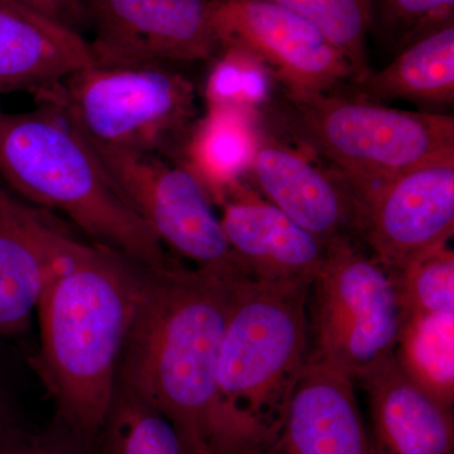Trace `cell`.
<instances>
[{
    "label": "cell",
    "instance_id": "6da1fadb",
    "mask_svg": "<svg viewBox=\"0 0 454 454\" xmlns=\"http://www.w3.org/2000/svg\"><path fill=\"white\" fill-rule=\"evenodd\" d=\"M235 274L181 264L149 269L118 384L155 406L184 454H244L270 437L227 411L217 384Z\"/></svg>",
    "mask_w": 454,
    "mask_h": 454
},
{
    "label": "cell",
    "instance_id": "7a4b0ae2",
    "mask_svg": "<svg viewBox=\"0 0 454 454\" xmlns=\"http://www.w3.org/2000/svg\"><path fill=\"white\" fill-rule=\"evenodd\" d=\"M148 270L103 245L82 243L38 303L35 370L66 426L88 443L112 409Z\"/></svg>",
    "mask_w": 454,
    "mask_h": 454
},
{
    "label": "cell",
    "instance_id": "3957f363",
    "mask_svg": "<svg viewBox=\"0 0 454 454\" xmlns=\"http://www.w3.org/2000/svg\"><path fill=\"white\" fill-rule=\"evenodd\" d=\"M0 177L32 205L65 215L95 244L153 270L173 264L89 140L52 107L0 112Z\"/></svg>",
    "mask_w": 454,
    "mask_h": 454
},
{
    "label": "cell",
    "instance_id": "277c9868",
    "mask_svg": "<svg viewBox=\"0 0 454 454\" xmlns=\"http://www.w3.org/2000/svg\"><path fill=\"white\" fill-rule=\"evenodd\" d=\"M310 280H232L217 384L227 411L274 435L309 360Z\"/></svg>",
    "mask_w": 454,
    "mask_h": 454
},
{
    "label": "cell",
    "instance_id": "5b68a950",
    "mask_svg": "<svg viewBox=\"0 0 454 454\" xmlns=\"http://www.w3.org/2000/svg\"><path fill=\"white\" fill-rule=\"evenodd\" d=\"M92 145L162 154L196 121V88L163 62H106L80 68L32 92Z\"/></svg>",
    "mask_w": 454,
    "mask_h": 454
},
{
    "label": "cell",
    "instance_id": "8992f818",
    "mask_svg": "<svg viewBox=\"0 0 454 454\" xmlns=\"http://www.w3.org/2000/svg\"><path fill=\"white\" fill-rule=\"evenodd\" d=\"M288 98L307 145L348 179L363 205L384 182L454 152L450 115L404 112L328 91Z\"/></svg>",
    "mask_w": 454,
    "mask_h": 454
},
{
    "label": "cell",
    "instance_id": "52a82bcc",
    "mask_svg": "<svg viewBox=\"0 0 454 454\" xmlns=\"http://www.w3.org/2000/svg\"><path fill=\"white\" fill-rule=\"evenodd\" d=\"M310 293L309 358L357 381L393 356L404 319L395 286L387 269L360 252L354 241L328 245Z\"/></svg>",
    "mask_w": 454,
    "mask_h": 454
},
{
    "label": "cell",
    "instance_id": "ba28073f",
    "mask_svg": "<svg viewBox=\"0 0 454 454\" xmlns=\"http://www.w3.org/2000/svg\"><path fill=\"white\" fill-rule=\"evenodd\" d=\"M90 145L130 207L163 247L196 268L241 274L210 197L184 164L170 163L162 154Z\"/></svg>",
    "mask_w": 454,
    "mask_h": 454
},
{
    "label": "cell",
    "instance_id": "9c48e42d",
    "mask_svg": "<svg viewBox=\"0 0 454 454\" xmlns=\"http://www.w3.org/2000/svg\"><path fill=\"white\" fill-rule=\"evenodd\" d=\"M210 17L219 50L236 47L258 57L288 97L327 92L355 77L324 33L270 0H210Z\"/></svg>",
    "mask_w": 454,
    "mask_h": 454
},
{
    "label": "cell",
    "instance_id": "30bf717a",
    "mask_svg": "<svg viewBox=\"0 0 454 454\" xmlns=\"http://www.w3.org/2000/svg\"><path fill=\"white\" fill-rule=\"evenodd\" d=\"M454 235V152L400 173L364 200L360 238L389 273Z\"/></svg>",
    "mask_w": 454,
    "mask_h": 454
},
{
    "label": "cell",
    "instance_id": "8fae6325",
    "mask_svg": "<svg viewBox=\"0 0 454 454\" xmlns=\"http://www.w3.org/2000/svg\"><path fill=\"white\" fill-rule=\"evenodd\" d=\"M98 62L211 59L219 43L210 0H82Z\"/></svg>",
    "mask_w": 454,
    "mask_h": 454
},
{
    "label": "cell",
    "instance_id": "7c38bea8",
    "mask_svg": "<svg viewBox=\"0 0 454 454\" xmlns=\"http://www.w3.org/2000/svg\"><path fill=\"white\" fill-rule=\"evenodd\" d=\"M249 175L268 202L325 244L360 236L363 200L339 170L262 137Z\"/></svg>",
    "mask_w": 454,
    "mask_h": 454
},
{
    "label": "cell",
    "instance_id": "4fadbf2b",
    "mask_svg": "<svg viewBox=\"0 0 454 454\" xmlns=\"http://www.w3.org/2000/svg\"><path fill=\"white\" fill-rule=\"evenodd\" d=\"M268 450L269 454H375L354 379L309 357Z\"/></svg>",
    "mask_w": 454,
    "mask_h": 454
},
{
    "label": "cell",
    "instance_id": "5bb4252c",
    "mask_svg": "<svg viewBox=\"0 0 454 454\" xmlns=\"http://www.w3.org/2000/svg\"><path fill=\"white\" fill-rule=\"evenodd\" d=\"M220 221L239 270L256 282L313 280L328 245L241 184L219 203Z\"/></svg>",
    "mask_w": 454,
    "mask_h": 454
},
{
    "label": "cell",
    "instance_id": "9a60e30c",
    "mask_svg": "<svg viewBox=\"0 0 454 454\" xmlns=\"http://www.w3.org/2000/svg\"><path fill=\"white\" fill-rule=\"evenodd\" d=\"M82 243L0 186V337L26 330L50 280Z\"/></svg>",
    "mask_w": 454,
    "mask_h": 454
},
{
    "label": "cell",
    "instance_id": "2e32d148",
    "mask_svg": "<svg viewBox=\"0 0 454 454\" xmlns=\"http://www.w3.org/2000/svg\"><path fill=\"white\" fill-rule=\"evenodd\" d=\"M357 381L369 403L375 454H454L453 408L411 380L394 355Z\"/></svg>",
    "mask_w": 454,
    "mask_h": 454
},
{
    "label": "cell",
    "instance_id": "e0dca14e",
    "mask_svg": "<svg viewBox=\"0 0 454 454\" xmlns=\"http://www.w3.org/2000/svg\"><path fill=\"white\" fill-rule=\"evenodd\" d=\"M95 61L82 33L20 0H0V95L35 91Z\"/></svg>",
    "mask_w": 454,
    "mask_h": 454
},
{
    "label": "cell",
    "instance_id": "ac0fdd59",
    "mask_svg": "<svg viewBox=\"0 0 454 454\" xmlns=\"http://www.w3.org/2000/svg\"><path fill=\"white\" fill-rule=\"evenodd\" d=\"M258 115L238 107H207L184 140V167L212 202L220 203L243 184L262 136Z\"/></svg>",
    "mask_w": 454,
    "mask_h": 454
},
{
    "label": "cell",
    "instance_id": "d6986e66",
    "mask_svg": "<svg viewBox=\"0 0 454 454\" xmlns=\"http://www.w3.org/2000/svg\"><path fill=\"white\" fill-rule=\"evenodd\" d=\"M357 83L366 98H403L426 106L453 104V22L415 38L387 67L367 74Z\"/></svg>",
    "mask_w": 454,
    "mask_h": 454
},
{
    "label": "cell",
    "instance_id": "ffe728a7",
    "mask_svg": "<svg viewBox=\"0 0 454 454\" xmlns=\"http://www.w3.org/2000/svg\"><path fill=\"white\" fill-rule=\"evenodd\" d=\"M394 357L418 387L453 408L454 312L405 318Z\"/></svg>",
    "mask_w": 454,
    "mask_h": 454
},
{
    "label": "cell",
    "instance_id": "44dd1931",
    "mask_svg": "<svg viewBox=\"0 0 454 454\" xmlns=\"http://www.w3.org/2000/svg\"><path fill=\"white\" fill-rule=\"evenodd\" d=\"M98 437H103V454H184L173 424L151 403L119 384Z\"/></svg>",
    "mask_w": 454,
    "mask_h": 454
},
{
    "label": "cell",
    "instance_id": "7402d4cb",
    "mask_svg": "<svg viewBox=\"0 0 454 454\" xmlns=\"http://www.w3.org/2000/svg\"><path fill=\"white\" fill-rule=\"evenodd\" d=\"M312 23L346 56L355 82L370 73L366 37L373 20V0H270Z\"/></svg>",
    "mask_w": 454,
    "mask_h": 454
},
{
    "label": "cell",
    "instance_id": "603a6c76",
    "mask_svg": "<svg viewBox=\"0 0 454 454\" xmlns=\"http://www.w3.org/2000/svg\"><path fill=\"white\" fill-rule=\"evenodd\" d=\"M214 62L205 83L207 107L229 106L259 114L270 100L273 74L258 57L236 47H223Z\"/></svg>",
    "mask_w": 454,
    "mask_h": 454
},
{
    "label": "cell",
    "instance_id": "cb8c5ba5",
    "mask_svg": "<svg viewBox=\"0 0 454 454\" xmlns=\"http://www.w3.org/2000/svg\"><path fill=\"white\" fill-rule=\"evenodd\" d=\"M389 274L402 306L403 318L454 312V253L450 245Z\"/></svg>",
    "mask_w": 454,
    "mask_h": 454
},
{
    "label": "cell",
    "instance_id": "d4e9b609",
    "mask_svg": "<svg viewBox=\"0 0 454 454\" xmlns=\"http://www.w3.org/2000/svg\"><path fill=\"white\" fill-rule=\"evenodd\" d=\"M387 25L413 41L453 22L454 0H379Z\"/></svg>",
    "mask_w": 454,
    "mask_h": 454
},
{
    "label": "cell",
    "instance_id": "484cf974",
    "mask_svg": "<svg viewBox=\"0 0 454 454\" xmlns=\"http://www.w3.org/2000/svg\"><path fill=\"white\" fill-rule=\"evenodd\" d=\"M20 2L82 35L89 29L88 18L83 11L82 0H20Z\"/></svg>",
    "mask_w": 454,
    "mask_h": 454
},
{
    "label": "cell",
    "instance_id": "4316f807",
    "mask_svg": "<svg viewBox=\"0 0 454 454\" xmlns=\"http://www.w3.org/2000/svg\"><path fill=\"white\" fill-rule=\"evenodd\" d=\"M0 454H76L68 448L50 442H20L0 448Z\"/></svg>",
    "mask_w": 454,
    "mask_h": 454
},
{
    "label": "cell",
    "instance_id": "83f0119b",
    "mask_svg": "<svg viewBox=\"0 0 454 454\" xmlns=\"http://www.w3.org/2000/svg\"><path fill=\"white\" fill-rule=\"evenodd\" d=\"M268 447L269 444H267V446L253 448V450H250L249 452L244 454H269Z\"/></svg>",
    "mask_w": 454,
    "mask_h": 454
}]
</instances>
